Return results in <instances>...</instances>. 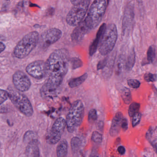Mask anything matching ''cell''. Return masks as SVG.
<instances>
[{"label":"cell","instance_id":"24","mask_svg":"<svg viewBox=\"0 0 157 157\" xmlns=\"http://www.w3.org/2000/svg\"><path fill=\"white\" fill-rule=\"evenodd\" d=\"M156 56V51L153 46H151L147 52V59L149 63H152L155 59Z\"/></svg>","mask_w":157,"mask_h":157},{"label":"cell","instance_id":"20","mask_svg":"<svg viewBox=\"0 0 157 157\" xmlns=\"http://www.w3.org/2000/svg\"><path fill=\"white\" fill-rule=\"evenodd\" d=\"M81 140L78 137H73L71 141V145L72 152L74 154L77 153L81 147Z\"/></svg>","mask_w":157,"mask_h":157},{"label":"cell","instance_id":"5","mask_svg":"<svg viewBox=\"0 0 157 157\" xmlns=\"http://www.w3.org/2000/svg\"><path fill=\"white\" fill-rule=\"evenodd\" d=\"M117 36V28L115 25L110 24L106 26L98 47L101 55L105 56L113 50L116 43Z\"/></svg>","mask_w":157,"mask_h":157},{"label":"cell","instance_id":"33","mask_svg":"<svg viewBox=\"0 0 157 157\" xmlns=\"http://www.w3.org/2000/svg\"><path fill=\"white\" fill-rule=\"evenodd\" d=\"M148 140L150 142L151 144L152 145L154 150L157 153V138L153 137V135H152V136Z\"/></svg>","mask_w":157,"mask_h":157},{"label":"cell","instance_id":"30","mask_svg":"<svg viewBox=\"0 0 157 157\" xmlns=\"http://www.w3.org/2000/svg\"><path fill=\"white\" fill-rule=\"evenodd\" d=\"M1 99H0V104H2L5 101L9 98V92L5 90H1Z\"/></svg>","mask_w":157,"mask_h":157},{"label":"cell","instance_id":"13","mask_svg":"<svg viewBox=\"0 0 157 157\" xmlns=\"http://www.w3.org/2000/svg\"><path fill=\"white\" fill-rule=\"evenodd\" d=\"M90 31L84 21L76 26L71 35V39L74 42H79L82 40L86 34Z\"/></svg>","mask_w":157,"mask_h":157},{"label":"cell","instance_id":"15","mask_svg":"<svg viewBox=\"0 0 157 157\" xmlns=\"http://www.w3.org/2000/svg\"><path fill=\"white\" fill-rule=\"evenodd\" d=\"M123 119V114L120 112L117 113L114 117L110 129V134L112 136H117L120 131L121 123Z\"/></svg>","mask_w":157,"mask_h":157},{"label":"cell","instance_id":"41","mask_svg":"<svg viewBox=\"0 0 157 157\" xmlns=\"http://www.w3.org/2000/svg\"><path fill=\"white\" fill-rule=\"evenodd\" d=\"M6 1H10V0H6Z\"/></svg>","mask_w":157,"mask_h":157},{"label":"cell","instance_id":"9","mask_svg":"<svg viewBox=\"0 0 157 157\" xmlns=\"http://www.w3.org/2000/svg\"><path fill=\"white\" fill-rule=\"evenodd\" d=\"M66 126V120L61 117L57 118L52 125L50 133L47 139L48 142L52 145L57 143L60 140Z\"/></svg>","mask_w":157,"mask_h":157},{"label":"cell","instance_id":"23","mask_svg":"<svg viewBox=\"0 0 157 157\" xmlns=\"http://www.w3.org/2000/svg\"><path fill=\"white\" fill-rule=\"evenodd\" d=\"M140 108V104L138 103L133 102L130 105L128 109V115L130 117L134 116L135 114L137 113Z\"/></svg>","mask_w":157,"mask_h":157},{"label":"cell","instance_id":"10","mask_svg":"<svg viewBox=\"0 0 157 157\" xmlns=\"http://www.w3.org/2000/svg\"><path fill=\"white\" fill-rule=\"evenodd\" d=\"M62 32L57 28L48 29L41 36L40 43L42 47L47 48L57 42L62 36Z\"/></svg>","mask_w":157,"mask_h":157},{"label":"cell","instance_id":"2","mask_svg":"<svg viewBox=\"0 0 157 157\" xmlns=\"http://www.w3.org/2000/svg\"><path fill=\"white\" fill-rule=\"evenodd\" d=\"M39 41V35L37 32H31L25 36L14 48L13 55L18 59L27 56L35 48Z\"/></svg>","mask_w":157,"mask_h":157},{"label":"cell","instance_id":"42","mask_svg":"<svg viewBox=\"0 0 157 157\" xmlns=\"http://www.w3.org/2000/svg\"></svg>","mask_w":157,"mask_h":157},{"label":"cell","instance_id":"36","mask_svg":"<svg viewBox=\"0 0 157 157\" xmlns=\"http://www.w3.org/2000/svg\"><path fill=\"white\" fill-rule=\"evenodd\" d=\"M128 127V124L127 120L126 118H123L121 123V128L124 131H125L126 130H127Z\"/></svg>","mask_w":157,"mask_h":157},{"label":"cell","instance_id":"37","mask_svg":"<svg viewBox=\"0 0 157 157\" xmlns=\"http://www.w3.org/2000/svg\"><path fill=\"white\" fill-rule=\"evenodd\" d=\"M117 151L121 155H123L125 152V149L123 146H120L117 148Z\"/></svg>","mask_w":157,"mask_h":157},{"label":"cell","instance_id":"7","mask_svg":"<svg viewBox=\"0 0 157 157\" xmlns=\"http://www.w3.org/2000/svg\"><path fill=\"white\" fill-rule=\"evenodd\" d=\"M90 2V0H84L79 4L73 5L66 18L69 25L76 26L83 21L89 9Z\"/></svg>","mask_w":157,"mask_h":157},{"label":"cell","instance_id":"40","mask_svg":"<svg viewBox=\"0 0 157 157\" xmlns=\"http://www.w3.org/2000/svg\"><path fill=\"white\" fill-rule=\"evenodd\" d=\"M109 1H110V0H107V3H109Z\"/></svg>","mask_w":157,"mask_h":157},{"label":"cell","instance_id":"34","mask_svg":"<svg viewBox=\"0 0 157 157\" xmlns=\"http://www.w3.org/2000/svg\"><path fill=\"white\" fill-rule=\"evenodd\" d=\"M107 62V58L105 59H103L101 61H100L99 63H98V65H97V70H99L103 69L106 66Z\"/></svg>","mask_w":157,"mask_h":157},{"label":"cell","instance_id":"32","mask_svg":"<svg viewBox=\"0 0 157 157\" xmlns=\"http://www.w3.org/2000/svg\"><path fill=\"white\" fill-rule=\"evenodd\" d=\"M141 118V114L140 113H137L136 114L133 116L132 122V126L133 127L136 126L137 125L139 124Z\"/></svg>","mask_w":157,"mask_h":157},{"label":"cell","instance_id":"26","mask_svg":"<svg viewBox=\"0 0 157 157\" xmlns=\"http://www.w3.org/2000/svg\"><path fill=\"white\" fill-rule=\"evenodd\" d=\"M97 119V112L95 109H93L90 110L88 115V120L90 123L95 122Z\"/></svg>","mask_w":157,"mask_h":157},{"label":"cell","instance_id":"27","mask_svg":"<svg viewBox=\"0 0 157 157\" xmlns=\"http://www.w3.org/2000/svg\"><path fill=\"white\" fill-rule=\"evenodd\" d=\"M91 140L94 142L96 143H101L102 140V136L97 131H94L93 132L91 136Z\"/></svg>","mask_w":157,"mask_h":157},{"label":"cell","instance_id":"22","mask_svg":"<svg viewBox=\"0 0 157 157\" xmlns=\"http://www.w3.org/2000/svg\"><path fill=\"white\" fill-rule=\"evenodd\" d=\"M135 53L134 49L130 52L128 57L126 63V69L127 70L130 71L134 67L135 63Z\"/></svg>","mask_w":157,"mask_h":157},{"label":"cell","instance_id":"29","mask_svg":"<svg viewBox=\"0 0 157 157\" xmlns=\"http://www.w3.org/2000/svg\"><path fill=\"white\" fill-rule=\"evenodd\" d=\"M144 79L147 82H153L157 80V74L146 73L144 75Z\"/></svg>","mask_w":157,"mask_h":157},{"label":"cell","instance_id":"19","mask_svg":"<svg viewBox=\"0 0 157 157\" xmlns=\"http://www.w3.org/2000/svg\"><path fill=\"white\" fill-rule=\"evenodd\" d=\"M88 74L87 73H85L80 77L71 79L69 81V86L71 88L78 87L86 80V79L88 78Z\"/></svg>","mask_w":157,"mask_h":157},{"label":"cell","instance_id":"14","mask_svg":"<svg viewBox=\"0 0 157 157\" xmlns=\"http://www.w3.org/2000/svg\"><path fill=\"white\" fill-rule=\"evenodd\" d=\"M106 27V24L105 23L103 24L100 26V28H99V30L97 32L95 39L94 40L92 44L90 46V48H89V54H90V56H92L97 50V48L99 47L100 41H101V39L102 36L103 34L105 31Z\"/></svg>","mask_w":157,"mask_h":157},{"label":"cell","instance_id":"1","mask_svg":"<svg viewBox=\"0 0 157 157\" xmlns=\"http://www.w3.org/2000/svg\"><path fill=\"white\" fill-rule=\"evenodd\" d=\"M69 61L67 49H57L51 53L46 61L48 75L47 81L59 87L67 72Z\"/></svg>","mask_w":157,"mask_h":157},{"label":"cell","instance_id":"3","mask_svg":"<svg viewBox=\"0 0 157 157\" xmlns=\"http://www.w3.org/2000/svg\"><path fill=\"white\" fill-rule=\"evenodd\" d=\"M106 5V0L94 1L84 20L90 30L95 29L100 24L105 13Z\"/></svg>","mask_w":157,"mask_h":157},{"label":"cell","instance_id":"16","mask_svg":"<svg viewBox=\"0 0 157 157\" xmlns=\"http://www.w3.org/2000/svg\"><path fill=\"white\" fill-rule=\"evenodd\" d=\"M37 139L33 140L27 144L25 150V155L27 157H38L40 156V151Z\"/></svg>","mask_w":157,"mask_h":157},{"label":"cell","instance_id":"8","mask_svg":"<svg viewBox=\"0 0 157 157\" xmlns=\"http://www.w3.org/2000/svg\"><path fill=\"white\" fill-rule=\"evenodd\" d=\"M25 70L29 75L36 79H42L48 75L47 64L44 60H36L30 63Z\"/></svg>","mask_w":157,"mask_h":157},{"label":"cell","instance_id":"35","mask_svg":"<svg viewBox=\"0 0 157 157\" xmlns=\"http://www.w3.org/2000/svg\"><path fill=\"white\" fill-rule=\"evenodd\" d=\"M123 60L121 59V58L119 59V61H118V63H117V65L116 67V71L117 73L119 74L121 72V70H122V67H123Z\"/></svg>","mask_w":157,"mask_h":157},{"label":"cell","instance_id":"6","mask_svg":"<svg viewBox=\"0 0 157 157\" xmlns=\"http://www.w3.org/2000/svg\"><path fill=\"white\" fill-rule=\"evenodd\" d=\"M8 92L9 98L18 110L28 117L33 115V106L30 100L25 95L12 89H10Z\"/></svg>","mask_w":157,"mask_h":157},{"label":"cell","instance_id":"21","mask_svg":"<svg viewBox=\"0 0 157 157\" xmlns=\"http://www.w3.org/2000/svg\"><path fill=\"white\" fill-rule=\"evenodd\" d=\"M121 96L124 102L126 104L130 103L132 100L131 92L129 89L124 87L123 88L121 91Z\"/></svg>","mask_w":157,"mask_h":157},{"label":"cell","instance_id":"39","mask_svg":"<svg viewBox=\"0 0 157 157\" xmlns=\"http://www.w3.org/2000/svg\"><path fill=\"white\" fill-rule=\"evenodd\" d=\"M6 48V46L5 44L2 42H1V45H0V49H1V53H2Z\"/></svg>","mask_w":157,"mask_h":157},{"label":"cell","instance_id":"4","mask_svg":"<svg viewBox=\"0 0 157 157\" xmlns=\"http://www.w3.org/2000/svg\"><path fill=\"white\" fill-rule=\"evenodd\" d=\"M84 114V106L80 100L73 103L66 117L67 128L70 133L74 132L80 126Z\"/></svg>","mask_w":157,"mask_h":157},{"label":"cell","instance_id":"28","mask_svg":"<svg viewBox=\"0 0 157 157\" xmlns=\"http://www.w3.org/2000/svg\"><path fill=\"white\" fill-rule=\"evenodd\" d=\"M71 66L72 69H76L82 66V62L81 59L77 58H74L71 60Z\"/></svg>","mask_w":157,"mask_h":157},{"label":"cell","instance_id":"18","mask_svg":"<svg viewBox=\"0 0 157 157\" xmlns=\"http://www.w3.org/2000/svg\"><path fill=\"white\" fill-rule=\"evenodd\" d=\"M68 144L67 141L64 139L60 141L57 147V156L58 157H64L67 156L68 153Z\"/></svg>","mask_w":157,"mask_h":157},{"label":"cell","instance_id":"25","mask_svg":"<svg viewBox=\"0 0 157 157\" xmlns=\"http://www.w3.org/2000/svg\"><path fill=\"white\" fill-rule=\"evenodd\" d=\"M36 138V134L33 131H28L25 134L24 136V142L28 144L30 141Z\"/></svg>","mask_w":157,"mask_h":157},{"label":"cell","instance_id":"38","mask_svg":"<svg viewBox=\"0 0 157 157\" xmlns=\"http://www.w3.org/2000/svg\"><path fill=\"white\" fill-rule=\"evenodd\" d=\"M84 0H70L71 2L73 5L79 4Z\"/></svg>","mask_w":157,"mask_h":157},{"label":"cell","instance_id":"11","mask_svg":"<svg viewBox=\"0 0 157 157\" xmlns=\"http://www.w3.org/2000/svg\"><path fill=\"white\" fill-rule=\"evenodd\" d=\"M13 82L16 90L22 92L27 91L31 86V82L29 77L21 71H17L13 74Z\"/></svg>","mask_w":157,"mask_h":157},{"label":"cell","instance_id":"31","mask_svg":"<svg viewBox=\"0 0 157 157\" xmlns=\"http://www.w3.org/2000/svg\"><path fill=\"white\" fill-rule=\"evenodd\" d=\"M128 84L133 89H137L140 86V83L136 79H129L127 81Z\"/></svg>","mask_w":157,"mask_h":157},{"label":"cell","instance_id":"12","mask_svg":"<svg viewBox=\"0 0 157 157\" xmlns=\"http://www.w3.org/2000/svg\"><path fill=\"white\" fill-rule=\"evenodd\" d=\"M59 88L47 81L40 89V94L42 98L45 100H53L58 95Z\"/></svg>","mask_w":157,"mask_h":157},{"label":"cell","instance_id":"17","mask_svg":"<svg viewBox=\"0 0 157 157\" xmlns=\"http://www.w3.org/2000/svg\"><path fill=\"white\" fill-rule=\"evenodd\" d=\"M134 18V12L131 7L128 8L125 11L123 21V31H125L129 27Z\"/></svg>","mask_w":157,"mask_h":157}]
</instances>
